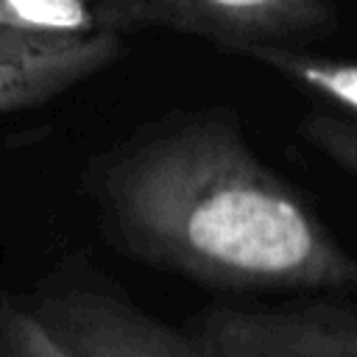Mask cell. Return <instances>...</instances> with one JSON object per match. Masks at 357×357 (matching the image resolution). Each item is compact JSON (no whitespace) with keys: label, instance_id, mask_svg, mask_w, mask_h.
I'll use <instances>...</instances> for the list:
<instances>
[{"label":"cell","instance_id":"obj_2","mask_svg":"<svg viewBox=\"0 0 357 357\" xmlns=\"http://www.w3.org/2000/svg\"><path fill=\"white\" fill-rule=\"evenodd\" d=\"M70 357H212L192 335L95 279H64L28 301Z\"/></svg>","mask_w":357,"mask_h":357},{"label":"cell","instance_id":"obj_9","mask_svg":"<svg viewBox=\"0 0 357 357\" xmlns=\"http://www.w3.org/2000/svg\"><path fill=\"white\" fill-rule=\"evenodd\" d=\"M301 134L321 156H326L343 173L357 178V120L354 117L312 112L301 123Z\"/></svg>","mask_w":357,"mask_h":357},{"label":"cell","instance_id":"obj_3","mask_svg":"<svg viewBox=\"0 0 357 357\" xmlns=\"http://www.w3.org/2000/svg\"><path fill=\"white\" fill-rule=\"evenodd\" d=\"M109 31L126 36L142 28H170L218 45H293L335 28L329 0H103Z\"/></svg>","mask_w":357,"mask_h":357},{"label":"cell","instance_id":"obj_1","mask_svg":"<svg viewBox=\"0 0 357 357\" xmlns=\"http://www.w3.org/2000/svg\"><path fill=\"white\" fill-rule=\"evenodd\" d=\"M92 192L137 259L223 290L354 293L357 257L245 142L195 114L106 153Z\"/></svg>","mask_w":357,"mask_h":357},{"label":"cell","instance_id":"obj_5","mask_svg":"<svg viewBox=\"0 0 357 357\" xmlns=\"http://www.w3.org/2000/svg\"><path fill=\"white\" fill-rule=\"evenodd\" d=\"M123 56V36H42L0 25V114L47 103Z\"/></svg>","mask_w":357,"mask_h":357},{"label":"cell","instance_id":"obj_6","mask_svg":"<svg viewBox=\"0 0 357 357\" xmlns=\"http://www.w3.org/2000/svg\"><path fill=\"white\" fill-rule=\"evenodd\" d=\"M243 53L357 120V61L318 56L296 45H254Z\"/></svg>","mask_w":357,"mask_h":357},{"label":"cell","instance_id":"obj_8","mask_svg":"<svg viewBox=\"0 0 357 357\" xmlns=\"http://www.w3.org/2000/svg\"><path fill=\"white\" fill-rule=\"evenodd\" d=\"M0 357H70L28 301L0 296Z\"/></svg>","mask_w":357,"mask_h":357},{"label":"cell","instance_id":"obj_7","mask_svg":"<svg viewBox=\"0 0 357 357\" xmlns=\"http://www.w3.org/2000/svg\"><path fill=\"white\" fill-rule=\"evenodd\" d=\"M0 25L42 36L112 33L103 0H0Z\"/></svg>","mask_w":357,"mask_h":357},{"label":"cell","instance_id":"obj_4","mask_svg":"<svg viewBox=\"0 0 357 357\" xmlns=\"http://www.w3.org/2000/svg\"><path fill=\"white\" fill-rule=\"evenodd\" d=\"M192 335L212 357H357V304L307 298L282 307H212Z\"/></svg>","mask_w":357,"mask_h":357}]
</instances>
